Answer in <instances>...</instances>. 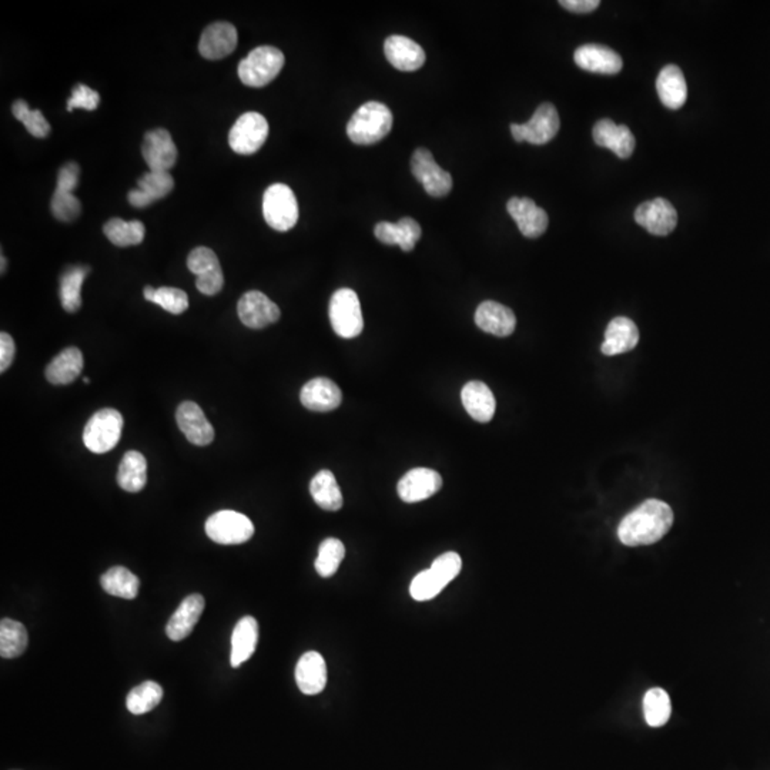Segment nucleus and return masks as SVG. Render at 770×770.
Masks as SVG:
<instances>
[{
	"label": "nucleus",
	"mask_w": 770,
	"mask_h": 770,
	"mask_svg": "<svg viewBox=\"0 0 770 770\" xmlns=\"http://www.w3.org/2000/svg\"><path fill=\"white\" fill-rule=\"evenodd\" d=\"M374 233L384 244L387 246L398 244L403 252L414 250L415 244L421 239L420 224L411 217H404L398 223H378Z\"/></svg>",
	"instance_id": "obj_28"
},
{
	"label": "nucleus",
	"mask_w": 770,
	"mask_h": 770,
	"mask_svg": "<svg viewBox=\"0 0 770 770\" xmlns=\"http://www.w3.org/2000/svg\"><path fill=\"white\" fill-rule=\"evenodd\" d=\"M507 210L518 225L519 232L528 239L541 237L548 229V214L535 204L534 200L512 197L507 204Z\"/></svg>",
	"instance_id": "obj_19"
},
{
	"label": "nucleus",
	"mask_w": 770,
	"mask_h": 770,
	"mask_svg": "<svg viewBox=\"0 0 770 770\" xmlns=\"http://www.w3.org/2000/svg\"><path fill=\"white\" fill-rule=\"evenodd\" d=\"M259 643V623L252 616H244L234 626L232 635V655L230 663L233 668H239L252 658L256 652Z\"/></svg>",
	"instance_id": "obj_31"
},
{
	"label": "nucleus",
	"mask_w": 770,
	"mask_h": 770,
	"mask_svg": "<svg viewBox=\"0 0 770 770\" xmlns=\"http://www.w3.org/2000/svg\"><path fill=\"white\" fill-rule=\"evenodd\" d=\"M475 324L485 333L497 337H509L517 326L514 311L495 301H484L475 311Z\"/></svg>",
	"instance_id": "obj_25"
},
{
	"label": "nucleus",
	"mask_w": 770,
	"mask_h": 770,
	"mask_svg": "<svg viewBox=\"0 0 770 770\" xmlns=\"http://www.w3.org/2000/svg\"><path fill=\"white\" fill-rule=\"evenodd\" d=\"M461 400L468 414L478 423H490L494 417L495 403L494 394L487 384L481 381H470L465 384L461 391Z\"/></svg>",
	"instance_id": "obj_29"
},
{
	"label": "nucleus",
	"mask_w": 770,
	"mask_h": 770,
	"mask_svg": "<svg viewBox=\"0 0 770 770\" xmlns=\"http://www.w3.org/2000/svg\"><path fill=\"white\" fill-rule=\"evenodd\" d=\"M240 321L252 330H261L277 323L281 316L279 306L261 291H249L240 299L237 306Z\"/></svg>",
	"instance_id": "obj_13"
},
{
	"label": "nucleus",
	"mask_w": 770,
	"mask_h": 770,
	"mask_svg": "<svg viewBox=\"0 0 770 770\" xmlns=\"http://www.w3.org/2000/svg\"><path fill=\"white\" fill-rule=\"evenodd\" d=\"M574 61L591 73L616 74L623 71V58L603 44H584L576 49Z\"/></svg>",
	"instance_id": "obj_23"
},
{
	"label": "nucleus",
	"mask_w": 770,
	"mask_h": 770,
	"mask_svg": "<svg viewBox=\"0 0 770 770\" xmlns=\"http://www.w3.org/2000/svg\"><path fill=\"white\" fill-rule=\"evenodd\" d=\"M204 598L200 594H192L183 599L177 611L173 613L172 618L166 626V633L170 640L178 642L190 635L195 629V623H199L200 616L204 611Z\"/></svg>",
	"instance_id": "obj_26"
},
{
	"label": "nucleus",
	"mask_w": 770,
	"mask_h": 770,
	"mask_svg": "<svg viewBox=\"0 0 770 770\" xmlns=\"http://www.w3.org/2000/svg\"><path fill=\"white\" fill-rule=\"evenodd\" d=\"M143 296L150 303L157 304L170 314H182L189 309V297L180 289L175 287H160L153 289L147 286L143 290Z\"/></svg>",
	"instance_id": "obj_41"
},
{
	"label": "nucleus",
	"mask_w": 770,
	"mask_h": 770,
	"mask_svg": "<svg viewBox=\"0 0 770 770\" xmlns=\"http://www.w3.org/2000/svg\"><path fill=\"white\" fill-rule=\"evenodd\" d=\"M237 29L229 22H215L205 27L199 42V52L203 58L219 61L237 48Z\"/></svg>",
	"instance_id": "obj_18"
},
{
	"label": "nucleus",
	"mask_w": 770,
	"mask_h": 770,
	"mask_svg": "<svg viewBox=\"0 0 770 770\" xmlns=\"http://www.w3.org/2000/svg\"><path fill=\"white\" fill-rule=\"evenodd\" d=\"M100 585L109 595L135 599L140 588V581L125 566H113L101 575Z\"/></svg>",
	"instance_id": "obj_35"
},
{
	"label": "nucleus",
	"mask_w": 770,
	"mask_h": 770,
	"mask_svg": "<svg viewBox=\"0 0 770 770\" xmlns=\"http://www.w3.org/2000/svg\"><path fill=\"white\" fill-rule=\"evenodd\" d=\"M100 105V95L98 91L89 88L86 84H76L71 96L69 98L68 111H73L74 109H83V110H96Z\"/></svg>",
	"instance_id": "obj_46"
},
{
	"label": "nucleus",
	"mask_w": 770,
	"mask_h": 770,
	"mask_svg": "<svg viewBox=\"0 0 770 770\" xmlns=\"http://www.w3.org/2000/svg\"><path fill=\"white\" fill-rule=\"evenodd\" d=\"M205 534L220 546H240L254 535V525L246 515L232 509L215 512L205 521Z\"/></svg>",
	"instance_id": "obj_8"
},
{
	"label": "nucleus",
	"mask_w": 770,
	"mask_h": 770,
	"mask_svg": "<svg viewBox=\"0 0 770 770\" xmlns=\"http://www.w3.org/2000/svg\"><path fill=\"white\" fill-rule=\"evenodd\" d=\"M6 264H7L6 259H5L4 254H2V274H4L5 270H6V269H5V267H6Z\"/></svg>",
	"instance_id": "obj_50"
},
{
	"label": "nucleus",
	"mask_w": 770,
	"mask_h": 770,
	"mask_svg": "<svg viewBox=\"0 0 770 770\" xmlns=\"http://www.w3.org/2000/svg\"><path fill=\"white\" fill-rule=\"evenodd\" d=\"M411 172L425 192L433 197H444L452 189V176L441 168L427 148H417L411 158Z\"/></svg>",
	"instance_id": "obj_12"
},
{
	"label": "nucleus",
	"mask_w": 770,
	"mask_h": 770,
	"mask_svg": "<svg viewBox=\"0 0 770 770\" xmlns=\"http://www.w3.org/2000/svg\"><path fill=\"white\" fill-rule=\"evenodd\" d=\"M346 556L343 542L337 538H327L321 542L318 556L316 559V571L323 578H330L340 568L341 562Z\"/></svg>",
	"instance_id": "obj_42"
},
{
	"label": "nucleus",
	"mask_w": 770,
	"mask_h": 770,
	"mask_svg": "<svg viewBox=\"0 0 770 770\" xmlns=\"http://www.w3.org/2000/svg\"><path fill=\"white\" fill-rule=\"evenodd\" d=\"M672 525L670 505L660 499H648L621 521L619 541L626 547L652 546L670 532Z\"/></svg>",
	"instance_id": "obj_1"
},
{
	"label": "nucleus",
	"mask_w": 770,
	"mask_h": 770,
	"mask_svg": "<svg viewBox=\"0 0 770 770\" xmlns=\"http://www.w3.org/2000/svg\"><path fill=\"white\" fill-rule=\"evenodd\" d=\"M187 267L197 276L195 287L204 296H215L224 287V274L219 257L209 247H195L187 257Z\"/></svg>",
	"instance_id": "obj_11"
},
{
	"label": "nucleus",
	"mask_w": 770,
	"mask_h": 770,
	"mask_svg": "<svg viewBox=\"0 0 770 770\" xmlns=\"http://www.w3.org/2000/svg\"><path fill=\"white\" fill-rule=\"evenodd\" d=\"M309 492L321 509L324 511H338L343 509V494L337 484L336 477L328 470H323L314 475L309 484Z\"/></svg>",
	"instance_id": "obj_34"
},
{
	"label": "nucleus",
	"mask_w": 770,
	"mask_h": 770,
	"mask_svg": "<svg viewBox=\"0 0 770 770\" xmlns=\"http://www.w3.org/2000/svg\"><path fill=\"white\" fill-rule=\"evenodd\" d=\"M656 90L666 108L672 110L682 108L688 98L687 81L682 71L675 64L665 66L656 79Z\"/></svg>",
	"instance_id": "obj_30"
},
{
	"label": "nucleus",
	"mask_w": 770,
	"mask_h": 770,
	"mask_svg": "<svg viewBox=\"0 0 770 770\" xmlns=\"http://www.w3.org/2000/svg\"><path fill=\"white\" fill-rule=\"evenodd\" d=\"M14 118L24 123L26 130L34 138H43L51 135L52 128L41 110H31L26 101L17 99L12 106Z\"/></svg>",
	"instance_id": "obj_44"
},
{
	"label": "nucleus",
	"mask_w": 770,
	"mask_h": 770,
	"mask_svg": "<svg viewBox=\"0 0 770 770\" xmlns=\"http://www.w3.org/2000/svg\"><path fill=\"white\" fill-rule=\"evenodd\" d=\"M559 126L561 121L556 106L542 103L527 123H512L511 135L515 142L542 146L551 142L552 138L558 135Z\"/></svg>",
	"instance_id": "obj_10"
},
{
	"label": "nucleus",
	"mask_w": 770,
	"mask_h": 770,
	"mask_svg": "<svg viewBox=\"0 0 770 770\" xmlns=\"http://www.w3.org/2000/svg\"><path fill=\"white\" fill-rule=\"evenodd\" d=\"M328 313L333 330L341 338H356L363 333V311L360 299L354 290H337L331 297Z\"/></svg>",
	"instance_id": "obj_7"
},
{
	"label": "nucleus",
	"mask_w": 770,
	"mask_h": 770,
	"mask_svg": "<svg viewBox=\"0 0 770 770\" xmlns=\"http://www.w3.org/2000/svg\"><path fill=\"white\" fill-rule=\"evenodd\" d=\"M635 222L653 236H668L678 224V213L672 203L662 197L642 203L636 209Z\"/></svg>",
	"instance_id": "obj_15"
},
{
	"label": "nucleus",
	"mask_w": 770,
	"mask_h": 770,
	"mask_svg": "<svg viewBox=\"0 0 770 770\" xmlns=\"http://www.w3.org/2000/svg\"><path fill=\"white\" fill-rule=\"evenodd\" d=\"M442 487V478L430 468H414L401 478L397 492L407 504L421 502L437 494Z\"/></svg>",
	"instance_id": "obj_16"
},
{
	"label": "nucleus",
	"mask_w": 770,
	"mask_h": 770,
	"mask_svg": "<svg viewBox=\"0 0 770 770\" xmlns=\"http://www.w3.org/2000/svg\"><path fill=\"white\" fill-rule=\"evenodd\" d=\"M672 713L670 695L662 688H652L643 698V715L650 727H661L670 720Z\"/></svg>",
	"instance_id": "obj_39"
},
{
	"label": "nucleus",
	"mask_w": 770,
	"mask_h": 770,
	"mask_svg": "<svg viewBox=\"0 0 770 770\" xmlns=\"http://www.w3.org/2000/svg\"><path fill=\"white\" fill-rule=\"evenodd\" d=\"M14 353H16V346L11 334H0V373H5L11 367Z\"/></svg>",
	"instance_id": "obj_47"
},
{
	"label": "nucleus",
	"mask_w": 770,
	"mask_h": 770,
	"mask_svg": "<svg viewBox=\"0 0 770 770\" xmlns=\"http://www.w3.org/2000/svg\"><path fill=\"white\" fill-rule=\"evenodd\" d=\"M147 482V461L138 451H128L119 465L118 484L128 492L142 491Z\"/></svg>",
	"instance_id": "obj_33"
},
{
	"label": "nucleus",
	"mask_w": 770,
	"mask_h": 770,
	"mask_svg": "<svg viewBox=\"0 0 770 770\" xmlns=\"http://www.w3.org/2000/svg\"><path fill=\"white\" fill-rule=\"evenodd\" d=\"M74 189L56 185L52 195L51 210L54 219L59 222L71 223L78 219L81 213V204L73 195Z\"/></svg>",
	"instance_id": "obj_43"
},
{
	"label": "nucleus",
	"mask_w": 770,
	"mask_h": 770,
	"mask_svg": "<svg viewBox=\"0 0 770 770\" xmlns=\"http://www.w3.org/2000/svg\"><path fill=\"white\" fill-rule=\"evenodd\" d=\"M142 155L152 172H168L177 162V147L166 128L147 131L143 138Z\"/></svg>",
	"instance_id": "obj_14"
},
{
	"label": "nucleus",
	"mask_w": 770,
	"mask_h": 770,
	"mask_svg": "<svg viewBox=\"0 0 770 770\" xmlns=\"http://www.w3.org/2000/svg\"><path fill=\"white\" fill-rule=\"evenodd\" d=\"M163 699V688L157 682L147 680L131 689L126 699V707L133 715H143L158 707Z\"/></svg>",
	"instance_id": "obj_40"
},
{
	"label": "nucleus",
	"mask_w": 770,
	"mask_h": 770,
	"mask_svg": "<svg viewBox=\"0 0 770 770\" xmlns=\"http://www.w3.org/2000/svg\"><path fill=\"white\" fill-rule=\"evenodd\" d=\"M29 643L24 623L14 619L4 618L0 623V655L5 660H14L26 651Z\"/></svg>",
	"instance_id": "obj_37"
},
{
	"label": "nucleus",
	"mask_w": 770,
	"mask_h": 770,
	"mask_svg": "<svg viewBox=\"0 0 770 770\" xmlns=\"http://www.w3.org/2000/svg\"><path fill=\"white\" fill-rule=\"evenodd\" d=\"M83 364L81 351L76 347H69L49 363L46 367V378L54 385H68L81 375Z\"/></svg>",
	"instance_id": "obj_32"
},
{
	"label": "nucleus",
	"mask_w": 770,
	"mask_h": 770,
	"mask_svg": "<svg viewBox=\"0 0 770 770\" xmlns=\"http://www.w3.org/2000/svg\"><path fill=\"white\" fill-rule=\"evenodd\" d=\"M128 199L131 205H135V207H138V209L153 204L152 200L148 199L147 195H146L145 193L140 192L138 189L130 190L128 195Z\"/></svg>",
	"instance_id": "obj_49"
},
{
	"label": "nucleus",
	"mask_w": 770,
	"mask_h": 770,
	"mask_svg": "<svg viewBox=\"0 0 770 770\" xmlns=\"http://www.w3.org/2000/svg\"><path fill=\"white\" fill-rule=\"evenodd\" d=\"M103 233L109 242L118 247L138 246L145 240L146 227L138 220L125 222L121 219H111L106 222Z\"/></svg>",
	"instance_id": "obj_38"
},
{
	"label": "nucleus",
	"mask_w": 770,
	"mask_h": 770,
	"mask_svg": "<svg viewBox=\"0 0 770 770\" xmlns=\"http://www.w3.org/2000/svg\"><path fill=\"white\" fill-rule=\"evenodd\" d=\"M283 52L274 46H260L250 52L239 64V78L250 88H264L284 68Z\"/></svg>",
	"instance_id": "obj_4"
},
{
	"label": "nucleus",
	"mask_w": 770,
	"mask_h": 770,
	"mask_svg": "<svg viewBox=\"0 0 770 770\" xmlns=\"http://www.w3.org/2000/svg\"><path fill=\"white\" fill-rule=\"evenodd\" d=\"M262 214L267 224L277 232H289L299 222V203L289 185H270L262 197Z\"/></svg>",
	"instance_id": "obj_5"
},
{
	"label": "nucleus",
	"mask_w": 770,
	"mask_h": 770,
	"mask_svg": "<svg viewBox=\"0 0 770 770\" xmlns=\"http://www.w3.org/2000/svg\"><path fill=\"white\" fill-rule=\"evenodd\" d=\"M341 390L330 378L318 377L301 388L299 400L307 410L317 411V413H328L340 407Z\"/></svg>",
	"instance_id": "obj_21"
},
{
	"label": "nucleus",
	"mask_w": 770,
	"mask_h": 770,
	"mask_svg": "<svg viewBox=\"0 0 770 770\" xmlns=\"http://www.w3.org/2000/svg\"><path fill=\"white\" fill-rule=\"evenodd\" d=\"M178 427L192 444L204 447L214 440V430L202 408L193 401L180 404L176 413Z\"/></svg>",
	"instance_id": "obj_17"
},
{
	"label": "nucleus",
	"mask_w": 770,
	"mask_h": 770,
	"mask_svg": "<svg viewBox=\"0 0 770 770\" xmlns=\"http://www.w3.org/2000/svg\"><path fill=\"white\" fill-rule=\"evenodd\" d=\"M138 189L145 193L153 203L163 199L168 193L175 189V180L170 172H150L145 173L138 178Z\"/></svg>",
	"instance_id": "obj_45"
},
{
	"label": "nucleus",
	"mask_w": 770,
	"mask_h": 770,
	"mask_svg": "<svg viewBox=\"0 0 770 770\" xmlns=\"http://www.w3.org/2000/svg\"><path fill=\"white\" fill-rule=\"evenodd\" d=\"M640 343V331L631 318L615 317L606 328L601 351L605 356H618L633 350Z\"/></svg>",
	"instance_id": "obj_27"
},
{
	"label": "nucleus",
	"mask_w": 770,
	"mask_h": 770,
	"mask_svg": "<svg viewBox=\"0 0 770 770\" xmlns=\"http://www.w3.org/2000/svg\"><path fill=\"white\" fill-rule=\"evenodd\" d=\"M296 682L299 689L309 697L326 689L327 665L321 653L309 651L299 658L296 666Z\"/></svg>",
	"instance_id": "obj_24"
},
{
	"label": "nucleus",
	"mask_w": 770,
	"mask_h": 770,
	"mask_svg": "<svg viewBox=\"0 0 770 770\" xmlns=\"http://www.w3.org/2000/svg\"><path fill=\"white\" fill-rule=\"evenodd\" d=\"M594 140L601 147L615 153L619 158H629L635 150V138L628 126L615 125L611 119H603L596 123L593 131Z\"/></svg>",
	"instance_id": "obj_22"
},
{
	"label": "nucleus",
	"mask_w": 770,
	"mask_h": 770,
	"mask_svg": "<svg viewBox=\"0 0 770 770\" xmlns=\"http://www.w3.org/2000/svg\"><path fill=\"white\" fill-rule=\"evenodd\" d=\"M90 273L86 266L69 267L61 277V301L68 313H76L81 307V286Z\"/></svg>",
	"instance_id": "obj_36"
},
{
	"label": "nucleus",
	"mask_w": 770,
	"mask_h": 770,
	"mask_svg": "<svg viewBox=\"0 0 770 770\" xmlns=\"http://www.w3.org/2000/svg\"><path fill=\"white\" fill-rule=\"evenodd\" d=\"M269 121L257 111H247L237 119L229 135V145L237 155L259 152L269 138Z\"/></svg>",
	"instance_id": "obj_9"
},
{
	"label": "nucleus",
	"mask_w": 770,
	"mask_h": 770,
	"mask_svg": "<svg viewBox=\"0 0 770 770\" xmlns=\"http://www.w3.org/2000/svg\"><path fill=\"white\" fill-rule=\"evenodd\" d=\"M559 5L574 14H589V12L596 11L601 2L599 0H561Z\"/></svg>",
	"instance_id": "obj_48"
},
{
	"label": "nucleus",
	"mask_w": 770,
	"mask_h": 770,
	"mask_svg": "<svg viewBox=\"0 0 770 770\" xmlns=\"http://www.w3.org/2000/svg\"><path fill=\"white\" fill-rule=\"evenodd\" d=\"M384 53L394 68L401 71H415L425 63V52L410 37L394 34L384 43Z\"/></svg>",
	"instance_id": "obj_20"
},
{
	"label": "nucleus",
	"mask_w": 770,
	"mask_h": 770,
	"mask_svg": "<svg viewBox=\"0 0 770 770\" xmlns=\"http://www.w3.org/2000/svg\"><path fill=\"white\" fill-rule=\"evenodd\" d=\"M123 417L115 408H103L89 420L83 431V442L93 454H105L119 444Z\"/></svg>",
	"instance_id": "obj_6"
},
{
	"label": "nucleus",
	"mask_w": 770,
	"mask_h": 770,
	"mask_svg": "<svg viewBox=\"0 0 770 770\" xmlns=\"http://www.w3.org/2000/svg\"><path fill=\"white\" fill-rule=\"evenodd\" d=\"M393 113L380 101H367L356 109L347 125V136L356 145L370 146L383 140L393 128Z\"/></svg>",
	"instance_id": "obj_2"
},
{
	"label": "nucleus",
	"mask_w": 770,
	"mask_h": 770,
	"mask_svg": "<svg viewBox=\"0 0 770 770\" xmlns=\"http://www.w3.org/2000/svg\"><path fill=\"white\" fill-rule=\"evenodd\" d=\"M461 556L457 552H445L438 556L433 566L420 572L411 582L410 594L418 603H425L442 593V589L454 581L461 572Z\"/></svg>",
	"instance_id": "obj_3"
}]
</instances>
